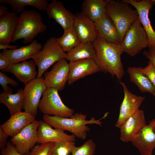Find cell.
Returning <instances> with one entry per match:
<instances>
[{
	"instance_id": "1",
	"label": "cell",
	"mask_w": 155,
	"mask_h": 155,
	"mask_svg": "<svg viewBox=\"0 0 155 155\" xmlns=\"http://www.w3.org/2000/svg\"><path fill=\"white\" fill-rule=\"evenodd\" d=\"M92 43L94 59L100 71L109 73L121 80L125 73L121 61L124 51L121 44L108 43L98 37Z\"/></svg>"
},
{
	"instance_id": "2",
	"label": "cell",
	"mask_w": 155,
	"mask_h": 155,
	"mask_svg": "<svg viewBox=\"0 0 155 155\" xmlns=\"http://www.w3.org/2000/svg\"><path fill=\"white\" fill-rule=\"evenodd\" d=\"M108 113H106L101 119L96 120L95 117H91L90 120H86V115L81 113L74 114L70 118L61 117L54 116L44 115L43 121L55 129H61L69 131L76 137L82 140L85 139L87 132L90 128L86 125L96 124L102 126L101 120L105 118Z\"/></svg>"
},
{
	"instance_id": "3",
	"label": "cell",
	"mask_w": 155,
	"mask_h": 155,
	"mask_svg": "<svg viewBox=\"0 0 155 155\" xmlns=\"http://www.w3.org/2000/svg\"><path fill=\"white\" fill-rule=\"evenodd\" d=\"M46 29L47 26L39 12L35 9L25 10L19 16L12 42L15 43L22 39L25 44L31 43L38 34L44 32Z\"/></svg>"
},
{
	"instance_id": "4",
	"label": "cell",
	"mask_w": 155,
	"mask_h": 155,
	"mask_svg": "<svg viewBox=\"0 0 155 155\" xmlns=\"http://www.w3.org/2000/svg\"><path fill=\"white\" fill-rule=\"evenodd\" d=\"M106 13L117 28L121 43L127 30L138 19L137 11L122 0H108Z\"/></svg>"
},
{
	"instance_id": "5",
	"label": "cell",
	"mask_w": 155,
	"mask_h": 155,
	"mask_svg": "<svg viewBox=\"0 0 155 155\" xmlns=\"http://www.w3.org/2000/svg\"><path fill=\"white\" fill-rule=\"evenodd\" d=\"M66 55L58 43L57 38H49L40 51L31 56L38 68L37 78H41L51 66L61 59L65 58Z\"/></svg>"
},
{
	"instance_id": "6",
	"label": "cell",
	"mask_w": 155,
	"mask_h": 155,
	"mask_svg": "<svg viewBox=\"0 0 155 155\" xmlns=\"http://www.w3.org/2000/svg\"><path fill=\"white\" fill-rule=\"evenodd\" d=\"M149 44L147 34L138 18L127 30L121 44L124 52L134 57L148 47Z\"/></svg>"
},
{
	"instance_id": "7",
	"label": "cell",
	"mask_w": 155,
	"mask_h": 155,
	"mask_svg": "<svg viewBox=\"0 0 155 155\" xmlns=\"http://www.w3.org/2000/svg\"><path fill=\"white\" fill-rule=\"evenodd\" d=\"M58 91L55 89L47 88L43 93L38 108L44 115L70 118L74 114V111L63 103Z\"/></svg>"
},
{
	"instance_id": "8",
	"label": "cell",
	"mask_w": 155,
	"mask_h": 155,
	"mask_svg": "<svg viewBox=\"0 0 155 155\" xmlns=\"http://www.w3.org/2000/svg\"><path fill=\"white\" fill-rule=\"evenodd\" d=\"M23 89L24 111L35 117L38 113L40 99L47 88L44 78H36L25 85Z\"/></svg>"
},
{
	"instance_id": "9",
	"label": "cell",
	"mask_w": 155,
	"mask_h": 155,
	"mask_svg": "<svg viewBox=\"0 0 155 155\" xmlns=\"http://www.w3.org/2000/svg\"><path fill=\"white\" fill-rule=\"evenodd\" d=\"M39 122L35 120L11 139V142L19 153L24 154L29 153L37 143V130Z\"/></svg>"
},
{
	"instance_id": "10",
	"label": "cell",
	"mask_w": 155,
	"mask_h": 155,
	"mask_svg": "<svg viewBox=\"0 0 155 155\" xmlns=\"http://www.w3.org/2000/svg\"><path fill=\"white\" fill-rule=\"evenodd\" d=\"M69 71V63L65 58H62L55 63L50 71L44 73V81L47 88L61 91L67 82Z\"/></svg>"
},
{
	"instance_id": "11",
	"label": "cell",
	"mask_w": 155,
	"mask_h": 155,
	"mask_svg": "<svg viewBox=\"0 0 155 155\" xmlns=\"http://www.w3.org/2000/svg\"><path fill=\"white\" fill-rule=\"evenodd\" d=\"M134 7L137 11L138 18L148 36L149 48L155 49V31L153 29L149 17V11L154 5L155 0H123Z\"/></svg>"
},
{
	"instance_id": "12",
	"label": "cell",
	"mask_w": 155,
	"mask_h": 155,
	"mask_svg": "<svg viewBox=\"0 0 155 155\" xmlns=\"http://www.w3.org/2000/svg\"><path fill=\"white\" fill-rule=\"evenodd\" d=\"M146 125L144 112L139 109L127 118L119 128L120 140L124 142H132L139 135Z\"/></svg>"
},
{
	"instance_id": "13",
	"label": "cell",
	"mask_w": 155,
	"mask_h": 155,
	"mask_svg": "<svg viewBox=\"0 0 155 155\" xmlns=\"http://www.w3.org/2000/svg\"><path fill=\"white\" fill-rule=\"evenodd\" d=\"M119 83L123 90L124 97L120 105L118 118L115 126L119 128L125 120L136 112L145 99L144 96H137L132 93L124 83Z\"/></svg>"
},
{
	"instance_id": "14",
	"label": "cell",
	"mask_w": 155,
	"mask_h": 155,
	"mask_svg": "<svg viewBox=\"0 0 155 155\" xmlns=\"http://www.w3.org/2000/svg\"><path fill=\"white\" fill-rule=\"evenodd\" d=\"M67 82L71 85L79 79L100 71L94 59L89 58L70 61Z\"/></svg>"
},
{
	"instance_id": "15",
	"label": "cell",
	"mask_w": 155,
	"mask_h": 155,
	"mask_svg": "<svg viewBox=\"0 0 155 155\" xmlns=\"http://www.w3.org/2000/svg\"><path fill=\"white\" fill-rule=\"evenodd\" d=\"M73 26L81 43L93 42L97 38L94 22L82 12L74 14Z\"/></svg>"
},
{
	"instance_id": "16",
	"label": "cell",
	"mask_w": 155,
	"mask_h": 155,
	"mask_svg": "<svg viewBox=\"0 0 155 155\" xmlns=\"http://www.w3.org/2000/svg\"><path fill=\"white\" fill-rule=\"evenodd\" d=\"M94 23L97 37L108 43L121 44L118 30L106 13Z\"/></svg>"
},
{
	"instance_id": "17",
	"label": "cell",
	"mask_w": 155,
	"mask_h": 155,
	"mask_svg": "<svg viewBox=\"0 0 155 155\" xmlns=\"http://www.w3.org/2000/svg\"><path fill=\"white\" fill-rule=\"evenodd\" d=\"M36 66L35 62L32 59L10 64L1 71L13 74L19 81L25 85L37 78L38 72L36 70Z\"/></svg>"
},
{
	"instance_id": "18",
	"label": "cell",
	"mask_w": 155,
	"mask_h": 155,
	"mask_svg": "<svg viewBox=\"0 0 155 155\" xmlns=\"http://www.w3.org/2000/svg\"><path fill=\"white\" fill-rule=\"evenodd\" d=\"M37 134V143L39 144L63 140L76 141V137L74 135H68L61 129H53L51 126L42 120L39 121Z\"/></svg>"
},
{
	"instance_id": "19",
	"label": "cell",
	"mask_w": 155,
	"mask_h": 155,
	"mask_svg": "<svg viewBox=\"0 0 155 155\" xmlns=\"http://www.w3.org/2000/svg\"><path fill=\"white\" fill-rule=\"evenodd\" d=\"M46 11L49 18L54 20L63 30L73 26L74 14L66 9L61 1L52 0Z\"/></svg>"
},
{
	"instance_id": "20",
	"label": "cell",
	"mask_w": 155,
	"mask_h": 155,
	"mask_svg": "<svg viewBox=\"0 0 155 155\" xmlns=\"http://www.w3.org/2000/svg\"><path fill=\"white\" fill-rule=\"evenodd\" d=\"M132 143L138 149L141 155H152V151L155 148V133L150 121L149 124L143 128L139 135Z\"/></svg>"
},
{
	"instance_id": "21",
	"label": "cell",
	"mask_w": 155,
	"mask_h": 155,
	"mask_svg": "<svg viewBox=\"0 0 155 155\" xmlns=\"http://www.w3.org/2000/svg\"><path fill=\"white\" fill-rule=\"evenodd\" d=\"M35 117L22 111L11 115L10 118L3 124L9 136L13 137L35 120Z\"/></svg>"
},
{
	"instance_id": "22",
	"label": "cell",
	"mask_w": 155,
	"mask_h": 155,
	"mask_svg": "<svg viewBox=\"0 0 155 155\" xmlns=\"http://www.w3.org/2000/svg\"><path fill=\"white\" fill-rule=\"evenodd\" d=\"M42 47V45L37 40H34L27 46L15 49L3 50L2 53L9 59L10 64H13L31 58L32 55L40 51Z\"/></svg>"
},
{
	"instance_id": "23",
	"label": "cell",
	"mask_w": 155,
	"mask_h": 155,
	"mask_svg": "<svg viewBox=\"0 0 155 155\" xmlns=\"http://www.w3.org/2000/svg\"><path fill=\"white\" fill-rule=\"evenodd\" d=\"M17 14L8 12L0 17V44H9L16 31L18 21Z\"/></svg>"
},
{
	"instance_id": "24",
	"label": "cell",
	"mask_w": 155,
	"mask_h": 155,
	"mask_svg": "<svg viewBox=\"0 0 155 155\" xmlns=\"http://www.w3.org/2000/svg\"><path fill=\"white\" fill-rule=\"evenodd\" d=\"M108 0H85L82 4V13L94 22L106 13Z\"/></svg>"
},
{
	"instance_id": "25",
	"label": "cell",
	"mask_w": 155,
	"mask_h": 155,
	"mask_svg": "<svg viewBox=\"0 0 155 155\" xmlns=\"http://www.w3.org/2000/svg\"><path fill=\"white\" fill-rule=\"evenodd\" d=\"M0 103L5 105L11 115L21 111L24 108V96L23 90L18 89L16 93L3 92L0 94Z\"/></svg>"
},
{
	"instance_id": "26",
	"label": "cell",
	"mask_w": 155,
	"mask_h": 155,
	"mask_svg": "<svg viewBox=\"0 0 155 155\" xmlns=\"http://www.w3.org/2000/svg\"><path fill=\"white\" fill-rule=\"evenodd\" d=\"M130 81L138 87L142 92H148L155 96V88L148 78L140 70L139 67H129L127 70Z\"/></svg>"
},
{
	"instance_id": "27",
	"label": "cell",
	"mask_w": 155,
	"mask_h": 155,
	"mask_svg": "<svg viewBox=\"0 0 155 155\" xmlns=\"http://www.w3.org/2000/svg\"><path fill=\"white\" fill-rule=\"evenodd\" d=\"M0 2L10 5L12 12L17 14L24 11V7L28 5L34 7L40 11H46L49 4L46 0H0Z\"/></svg>"
},
{
	"instance_id": "28",
	"label": "cell",
	"mask_w": 155,
	"mask_h": 155,
	"mask_svg": "<svg viewBox=\"0 0 155 155\" xmlns=\"http://www.w3.org/2000/svg\"><path fill=\"white\" fill-rule=\"evenodd\" d=\"M95 51L92 42L80 43L66 53L65 59L70 61L94 59Z\"/></svg>"
},
{
	"instance_id": "29",
	"label": "cell",
	"mask_w": 155,
	"mask_h": 155,
	"mask_svg": "<svg viewBox=\"0 0 155 155\" xmlns=\"http://www.w3.org/2000/svg\"><path fill=\"white\" fill-rule=\"evenodd\" d=\"M57 41L63 51L67 53L81 43L74 26L65 30L62 36L57 38Z\"/></svg>"
},
{
	"instance_id": "30",
	"label": "cell",
	"mask_w": 155,
	"mask_h": 155,
	"mask_svg": "<svg viewBox=\"0 0 155 155\" xmlns=\"http://www.w3.org/2000/svg\"><path fill=\"white\" fill-rule=\"evenodd\" d=\"M54 142L52 153L59 155H70L76 146L75 142L71 140H63Z\"/></svg>"
},
{
	"instance_id": "31",
	"label": "cell",
	"mask_w": 155,
	"mask_h": 155,
	"mask_svg": "<svg viewBox=\"0 0 155 155\" xmlns=\"http://www.w3.org/2000/svg\"><path fill=\"white\" fill-rule=\"evenodd\" d=\"M96 145L91 139L86 141L81 146H75L72 152V155H94L95 153Z\"/></svg>"
},
{
	"instance_id": "32",
	"label": "cell",
	"mask_w": 155,
	"mask_h": 155,
	"mask_svg": "<svg viewBox=\"0 0 155 155\" xmlns=\"http://www.w3.org/2000/svg\"><path fill=\"white\" fill-rule=\"evenodd\" d=\"M54 142H50L35 145L30 152V155H51Z\"/></svg>"
},
{
	"instance_id": "33",
	"label": "cell",
	"mask_w": 155,
	"mask_h": 155,
	"mask_svg": "<svg viewBox=\"0 0 155 155\" xmlns=\"http://www.w3.org/2000/svg\"><path fill=\"white\" fill-rule=\"evenodd\" d=\"M0 84L3 88V92L12 93L13 89L8 86L9 84L13 87L18 86V82L9 78L2 71H0Z\"/></svg>"
},
{
	"instance_id": "34",
	"label": "cell",
	"mask_w": 155,
	"mask_h": 155,
	"mask_svg": "<svg viewBox=\"0 0 155 155\" xmlns=\"http://www.w3.org/2000/svg\"><path fill=\"white\" fill-rule=\"evenodd\" d=\"M140 71L150 80L155 88V67L149 61L144 67H139Z\"/></svg>"
},
{
	"instance_id": "35",
	"label": "cell",
	"mask_w": 155,
	"mask_h": 155,
	"mask_svg": "<svg viewBox=\"0 0 155 155\" xmlns=\"http://www.w3.org/2000/svg\"><path fill=\"white\" fill-rule=\"evenodd\" d=\"M1 155H30V153L24 154H21L16 150L15 146L11 142L8 141L5 147L1 152Z\"/></svg>"
},
{
	"instance_id": "36",
	"label": "cell",
	"mask_w": 155,
	"mask_h": 155,
	"mask_svg": "<svg viewBox=\"0 0 155 155\" xmlns=\"http://www.w3.org/2000/svg\"><path fill=\"white\" fill-rule=\"evenodd\" d=\"M8 135L3 124L0 125V149H4L7 143V140Z\"/></svg>"
},
{
	"instance_id": "37",
	"label": "cell",
	"mask_w": 155,
	"mask_h": 155,
	"mask_svg": "<svg viewBox=\"0 0 155 155\" xmlns=\"http://www.w3.org/2000/svg\"><path fill=\"white\" fill-rule=\"evenodd\" d=\"M143 54L149 59L155 67V49L149 48L148 50L143 52Z\"/></svg>"
},
{
	"instance_id": "38",
	"label": "cell",
	"mask_w": 155,
	"mask_h": 155,
	"mask_svg": "<svg viewBox=\"0 0 155 155\" xmlns=\"http://www.w3.org/2000/svg\"><path fill=\"white\" fill-rule=\"evenodd\" d=\"M10 62L8 57L2 53H0V70L6 68L10 65Z\"/></svg>"
},
{
	"instance_id": "39",
	"label": "cell",
	"mask_w": 155,
	"mask_h": 155,
	"mask_svg": "<svg viewBox=\"0 0 155 155\" xmlns=\"http://www.w3.org/2000/svg\"><path fill=\"white\" fill-rule=\"evenodd\" d=\"M18 46L17 45H13L9 44H0V49L3 50L9 49H15L18 48Z\"/></svg>"
},
{
	"instance_id": "40",
	"label": "cell",
	"mask_w": 155,
	"mask_h": 155,
	"mask_svg": "<svg viewBox=\"0 0 155 155\" xmlns=\"http://www.w3.org/2000/svg\"><path fill=\"white\" fill-rule=\"evenodd\" d=\"M9 8L6 6L0 5V17L5 14L7 12Z\"/></svg>"
},
{
	"instance_id": "41",
	"label": "cell",
	"mask_w": 155,
	"mask_h": 155,
	"mask_svg": "<svg viewBox=\"0 0 155 155\" xmlns=\"http://www.w3.org/2000/svg\"><path fill=\"white\" fill-rule=\"evenodd\" d=\"M150 121L152 123L153 131L155 133V117L154 119Z\"/></svg>"
},
{
	"instance_id": "42",
	"label": "cell",
	"mask_w": 155,
	"mask_h": 155,
	"mask_svg": "<svg viewBox=\"0 0 155 155\" xmlns=\"http://www.w3.org/2000/svg\"><path fill=\"white\" fill-rule=\"evenodd\" d=\"M51 155H58V154H54V153H52V154Z\"/></svg>"
}]
</instances>
